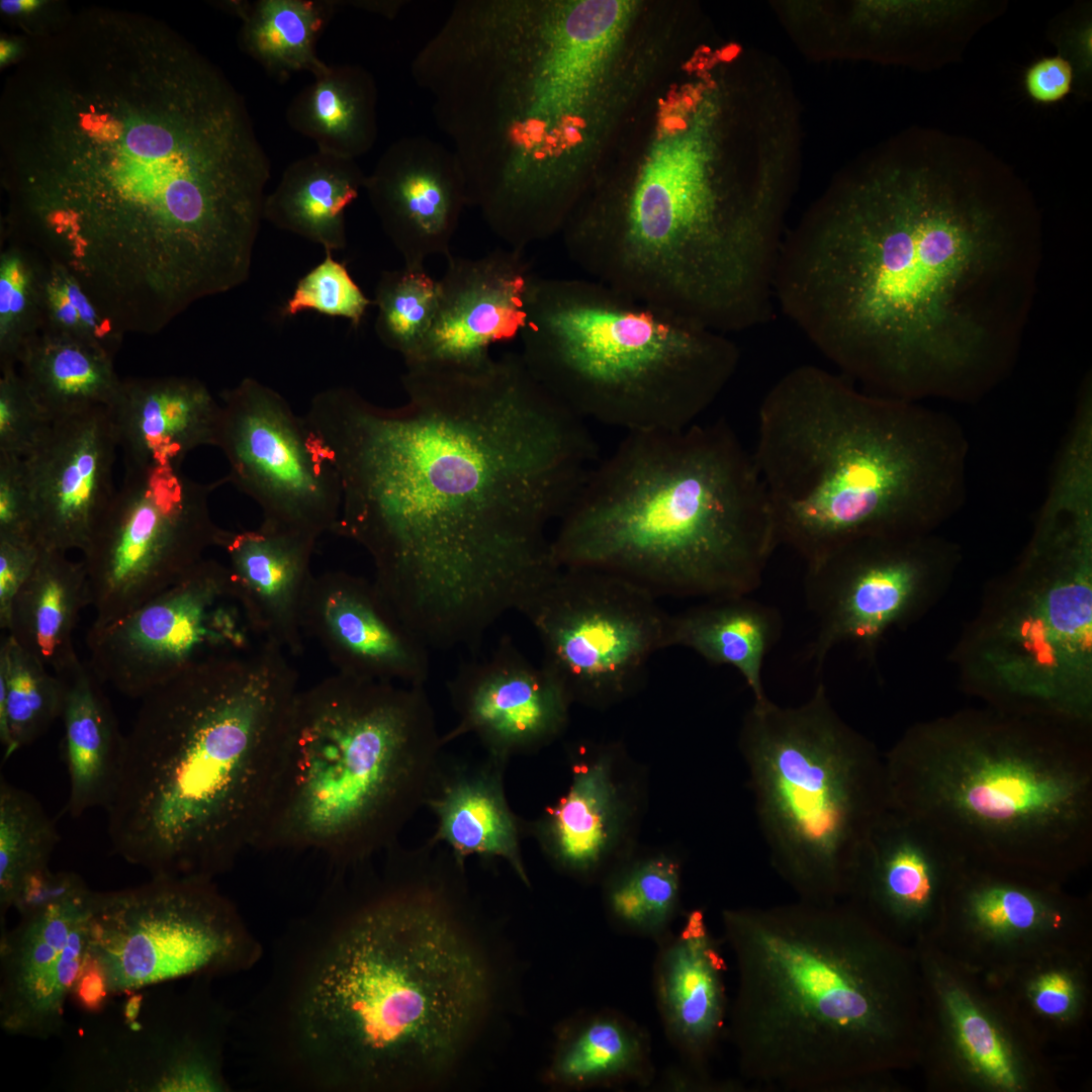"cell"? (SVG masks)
Masks as SVG:
<instances>
[{"label": "cell", "instance_id": "21", "mask_svg": "<svg viewBox=\"0 0 1092 1092\" xmlns=\"http://www.w3.org/2000/svg\"><path fill=\"white\" fill-rule=\"evenodd\" d=\"M1065 884L964 863L928 943L979 976L1053 951L1092 948L1091 900Z\"/></svg>", "mask_w": 1092, "mask_h": 1092}, {"label": "cell", "instance_id": "7", "mask_svg": "<svg viewBox=\"0 0 1092 1092\" xmlns=\"http://www.w3.org/2000/svg\"><path fill=\"white\" fill-rule=\"evenodd\" d=\"M753 457L779 543L807 563L861 536L933 532L962 500L967 444L941 413L801 365L764 396Z\"/></svg>", "mask_w": 1092, "mask_h": 1092}, {"label": "cell", "instance_id": "58", "mask_svg": "<svg viewBox=\"0 0 1092 1092\" xmlns=\"http://www.w3.org/2000/svg\"><path fill=\"white\" fill-rule=\"evenodd\" d=\"M28 44L25 35L1 34L0 37V65L2 69L13 67L24 56Z\"/></svg>", "mask_w": 1092, "mask_h": 1092}, {"label": "cell", "instance_id": "1", "mask_svg": "<svg viewBox=\"0 0 1092 1092\" xmlns=\"http://www.w3.org/2000/svg\"><path fill=\"white\" fill-rule=\"evenodd\" d=\"M9 236L126 333L244 284L270 161L244 97L165 22L105 7L29 38L0 99Z\"/></svg>", "mask_w": 1092, "mask_h": 1092}, {"label": "cell", "instance_id": "13", "mask_svg": "<svg viewBox=\"0 0 1092 1092\" xmlns=\"http://www.w3.org/2000/svg\"><path fill=\"white\" fill-rule=\"evenodd\" d=\"M738 748L772 869L800 900L848 899L889 810L884 755L839 715L823 684L795 707L754 702Z\"/></svg>", "mask_w": 1092, "mask_h": 1092}, {"label": "cell", "instance_id": "15", "mask_svg": "<svg viewBox=\"0 0 1092 1092\" xmlns=\"http://www.w3.org/2000/svg\"><path fill=\"white\" fill-rule=\"evenodd\" d=\"M521 614L537 634L541 664L572 704L594 709L639 689L650 657L665 648L669 618L646 587L588 567H560Z\"/></svg>", "mask_w": 1092, "mask_h": 1092}, {"label": "cell", "instance_id": "18", "mask_svg": "<svg viewBox=\"0 0 1092 1092\" xmlns=\"http://www.w3.org/2000/svg\"><path fill=\"white\" fill-rule=\"evenodd\" d=\"M263 641L228 565L205 558L123 617L91 624L86 635L94 673L133 699L194 663Z\"/></svg>", "mask_w": 1092, "mask_h": 1092}, {"label": "cell", "instance_id": "24", "mask_svg": "<svg viewBox=\"0 0 1092 1092\" xmlns=\"http://www.w3.org/2000/svg\"><path fill=\"white\" fill-rule=\"evenodd\" d=\"M93 890L19 914L0 937V1026L49 1039L64 1025L65 1005L87 956Z\"/></svg>", "mask_w": 1092, "mask_h": 1092}, {"label": "cell", "instance_id": "50", "mask_svg": "<svg viewBox=\"0 0 1092 1092\" xmlns=\"http://www.w3.org/2000/svg\"><path fill=\"white\" fill-rule=\"evenodd\" d=\"M51 425L16 367L1 369L0 453L25 457Z\"/></svg>", "mask_w": 1092, "mask_h": 1092}, {"label": "cell", "instance_id": "5", "mask_svg": "<svg viewBox=\"0 0 1092 1092\" xmlns=\"http://www.w3.org/2000/svg\"><path fill=\"white\" fill-rule=\"evenodd\" d=\"M287 655L263 641L140 699L105 808L117 855L151 878L213 880L253 847L300 690Z\"/></svg>", "mask_w": 1092, "mask_h": 1092}, {"label": "cell", "instance_id": "38", "mask_svg": "<svg viewBox=\"0 0 1092 1092\" xmlns=\"http://www.w3.org/2000/svg\"><path fill=\"white\" fill-rule=\"evenodd\" d=\"M91 606L86 569L66 552L42 548L36 566L14 598L7 634L57 675L81 659L73 633Z\"/></svg>", "mask_w": 1092, "mask_h": 1092}, {"label": "cell", "instance_id": "14", "mask_svg": "<svg viewBox=\"0 0 1092 1092\" xmlns=\"http://www.w3.org/2000/svg\"><path fill=\"white\" fill-rule=\"evenodd\" d=\"M258 951L212 879L155 877L140 886L92 893L87 953L101 969L110 995L239 971Z\"/></svg>", "mask_w": 1092, "mask_h": 1092}, {"label": "cell", "instance_id": "53", "mask_svg": "<svg viewBox=\"0 0 1092 1092\" xmlns=\"http://www.w3.org/2000/svg\"><path fill=\"white\" fill-rule=\"evenodd\" d=\"M90 888L73 872H53L50 867L30 876L23 884L13 908L22 914L47 904L78 896Z\"/></svg>", "mask_w": 1092, "mask_h": 1092}, {"label": "cell", "instance_id": "59", "mask_svg": "<svg viewBox=\"0 0 1092 1092\" xmlns=\"http://www.w3.org/2000/svg\"><path fill=\"white\" fill-rule=\"evenodd\" d=\"M123 1007V1023L130 1024L136 1021L141 1015L144 996L142 992H132L128 994Z\"/></svg>", "mask_w": 1092, "mask_h": 1092}, {"label": "cell", "instance_id": "3", "mask_svg": "<svg viewBox=\"0 0 1092 1092\" xmlns=\"http://www.w3.org/2000/svg\"><path fill=\"white\" fill-rule=\"evenodd\" d=\"M1042 259L1023 179L969 138L911 134L784 237L776 304L864 391L967 399L1005 374Z\"/></svg>", "mask_w": 1092, "mask_h": 1092}, {"label": "cell", "instance_id": "49", "mask_svg": "<svg viewBox=\"0 0 1092 1092\" xmlns=\"http://www.w3.org/2000/svg\"><path fill=\"white\" fill-rule=\"evenodd\" d=\"M325 252L324 260L298 280L281 314L293 316L313 310L346 318L357 328L373 300L357 285L347 267L335 260L331 251Z\"/></svg>", "mask_w": 1092, "mask_h": 1092}, {"label": "cell", "instance_id": "55", "mask_svg": "<svg viewBox=\"0 0 1092 1092\" xmlns=\"http://www.w3.org/2000/svg\"><path fill=\"white\" fill-rule=\"evenodd\" d=\"M1074 69L1061 57H1046L1033 63L1025 72L1027 94L1038 103L1050 104L1064 99L1071 91Z\"/></svg>", "mask_w": 1092, "mask_h": 1092}, {"label": "cell", "instance_id": "12", "mask_svg": "<svg viewBox=\"0 0 1092 1092\" xmlns=\"http://www.w3.org/2000/svg\"><path fill=\"white\" fill-rule=\"evenodd\" d=\"M987 707L1092 727V452L1061 449L1029 541L951 653Z\"/></svg>", "mask_w": 1092, "mask_h": 1092}, {"label": "cell", "instance_id": "45", "mask_svg": "<svg viewBox=\"0 0 1092 1092\" xmlns=\"http://www.w3.org/2000/svg\"><path fill=\"white\" fill-rule=\"evenodd\" d=\"M60 840L54 820L38 800L0 780V912L1 921L25 881L49 868Z\"/></svg>", "mask_w": 1092, "mask_h": 1092}, {"label": "cell", "instance_id": "23", "mask_svg": "<svg viewBox=\"0 0 1092 1092\" xmlns=\"http://www.w3.org/2000/svg\"><path fill=\"white\" fill-rule=\"evenodd\" d=\"M447 689L456 723L443 743L471 735L485 755L507 764L558 740L573 705L559 680L507 635L487 655L461 663Z\"/></svg>", "mask_w": 1092, "mask_h": 1092}, {"label": "cell", "instance_id": "56", "mask_svg": "<svg viewBox=\"0 0 1092 1092\" xmlns=\"http://www.w3.org/2000/svg\"><path fill=\"white\" fill-rule=\"evenodd\" d=\"M653 1087L677 1092H740L746 1090L747 1084L742 1080L701 1077L678 1065H673L663 1073L658 1084Z\"/></svg>", "mask_w": 1092, "mask_h": 1092}, {"label": "cell", "instance_id": "47", "mask_svg": "<svg viewBox=\"0 0 1092 1092\" xmlns=\"http://www.w3.org/2000/svg\"><path fill=\"white\" fill-rule=\"evenodd\" d=\"M44 260L9 237L0 254V369L16 367L27 343L42 326Z\"/></svg>", "mask_w": 1092, "mask_h": 1092}, {"label": "cell", "instance_id": "19", "mask_svg": "<svg viewBox=\"0 0 1092 1092\" xmlns=\"http://www.w3.org/2000/svg\"><path fill=\"white\" fill-rule=\"evenodd\" d=\"M921 977L918 1066L933 1092H1053L1046 1050L1017 1024L984 980L928 942L914 945Z\"/></svg>", "mask_w": 1092, "mask_h": 1092}, {"label": "cell", "instance_id": "39", "mask_svg": "<svg viewBox=\"0 0 1092 1092\" xmlns=\"http://www.w3.org/2000/svg\"><path fill=\"white\" fill-rule=\"evenodd\" d=\"M365 179L354 159L316 151L286 167L266 195L263 219L325 251L342 250L347 245L345 212Z\"/></svg>", "mask_w": 1092, "mask_h": 1092}, {"label": "cell", "instance_id": "20", "mask_svg": "<svg viewBox=\"0 0 1092 1092\" xmlns=\"http://www.w3.org/2000/svg\"><path fill=\"white\" fill-rule=\"evenodd\" d=\"M220 397L216 447L229 465L225 482L257 504L262 525L315 539L333 533L340 480L305 418L252 377Z\"/></svg>", "mask_w": 1092, "mask_h": 1092}, {"label": "cell", "instance_id": "31", "mask_svg": "<svg viewBox=\"0 0 1092 1092\" xmlns=\"http://www.w3.org/2000/svg\"><path fill=\"white\" fill-rule=\"evenodd\" d=\"M106 410L125 469H181L193 450L216 447L221 403L196 378L121 379Z\"/></svg>", "mask_w": 1092, "mask_h": 1092}, {"label": "cell", "instance_id": "34", "mask_svg": "<svg viewBox=\"0 0 1092 1092\" xmlns=\"http://www.w3.org/2000/svg\"><path fill=\"white\" fill-rule=\"evenodd\" d=\"M980 977L1021 1029L1044 1050L1074 1042L1088 1026L1092 948L1049 952Z\"/></svg>", "mask_w": 1092, "mask_h": 1092}, {"label": "cell", "instance_id": "46", "mask_svg": "<svg viewBox=\"0 0 1092 1092\" xmlns=\"http://www.w3.org/2000/svg\"><path fill=\"white\" fill-rule=\"evenodd\" d=\"M373 304L377 307L375 333L387 348L400 354L404 364L419 353L436 314L438 283L424 267L383 271Z\"/></svg>", "mask_w": 1092, "mask_h": 1092}, {"label": "cell", "instance_id": "10", "mask_svg": "<svg viewBox=\"0 0 1092 1092\" xmlns=\"http://www.w3.org/2000/svg\"><path fill=\"white\" fill-rule=\"evenodd\" d=\"M424 685L336 672L293 702L253 843L367 862L426 807L446 755Z\"/></svg>", "mask_w": 1092, "mask_h": 1092}, {"label": "cell", "instance_id": "16", "mask_svg": "<svg viewBox=\"0 0 1092 1092\" xmlns=\"http://www.w3.org/2000/svg\"><path fill=\"white\" fill-rule=\"evenodd\" d=\"M181 469H125L82 552L93 625L111 623L166 589L218 547L211 492Z\"/></svg>", "mask_w": 1092, "mask_h": 1092}, {"label": "cell", "instance_id": "35", "mask_svg": "<svg viewBox=\"0 0 1092 1092\" xmlns=\"http://www.w3.org/2000/svg\"><path fill=\"white\" fill-rule=\"evenodd\" d=\"M547 1071L555 1086L572 1090L616 1089L655 1083L649 1031L609 1007L580 1012L561 1030Z\"/></svg>", "mask_w": 1092, "mask_h": 1092}, {"label": "cell", "instance_id": "27", "mask_svg": "<svg viewBox=\"0 0 1092 1092\" xmlns=\"http://www.w3.org/2000/svg\"><path fill=\"white\" fill-rule=\"evenodd\" d=\"M304 636L338 673L424 685L430 650L404 626L373 580L341 570L313 575L302 608Z\"/></svg>", "mask_w": 1092, "mask_h": 1092}, {"label": "cell", "instance_id": "11", "mask_svg": "<svg viewBox=\"0 0 1092 1092\" xmlns=\"http://www.w3.org/2000/svg\"><path fill=\"white\" fill-rule=\"evenodd\" d=\"M519 338L524 364L555 398L625 433L696 423L740 360L727 334L587 277L535 276Z\"/></svg>", "mask_w": 1092, "mask_h": 1092}, {"label": "cell", "instance_id": "54", "mask_svg": "<svg viewBox=\"0 0 1092 1092\" xmlns=\"http://www.w3.org/2000/svg\"><path fill=\"white\" fill-rule=\"evenodd\" d=\"M0 12L4 20L20 28L27 38L54 32L72 14L65 4L47 0H2Z\"/></svg>", "mask_w": 1092, "mask_h": 1092}, {"label": "cell", "instance_id": "43", "mask_svg": "<svg viewBox=\"0 0 1092 1092\" xmlns=\"http://www.w3.org/2000/svg\"><path fill=\"white\" fill-rule=\"evenodd\" d=\"M682 858L674 850H635L599 884L609 925L622 934L659 941L682 914Z\"/></svg>", "mask_w": 1092, "mask_h": 1092}, {"label": "cell", "instance_id": "17", "mask_svg": "<svg viewBox=\"0 0 1092 1092\" xmlns=\"http://www.w3.org/2000/svg\"><path fill=\"white\" fill-rule=\"evenodd\" d=\"M960 558L953 543L923 532L853 538L807 562L804 592L817 625L807 655L816 670L840 644L874 660L889 633L942 596Z\"/></svg>", "mask_w": 1092, "mask_h": 1092}, {"label": "cell", "instance_id": "4", "mask_svg": "<svg viewBox=\"0 0 1092 1092\" xmlns=\"http://www.w3.org/2000/svg\"><path fill=\"white\" fill-rule=\"evenodd\" d=\"M737 986L726 1034L741 1080L768 1091H899L918 1066L914 946L849 899L721 911Z\"/></svg>", "mask_w": 1092, "mask_h": 1092}, {"label": "cell", "instance_id": "22", "mask_svg": "<svg viewBox=\"0 0 1092 1092\" xmlns=\"http://www.w3.org/2000/svg\"><path fill=\"white\" fill-rule=\"evenodd\" d=\"M565 792L533 821L531 835L549 862L583 884H600L636 850L647 779L622 743L580 742L569 752Z\"/></svg>", "mask_w": 1092, "mask_h": 1092}, {"label": "cell", "instance_id": "57", "mask_svg": "<svg viewBox=\"0 0 1092 1092\" xmlns=\"http://www.w3.org/2000/svg\"><path fill=\"white\" fill-rule=\"evenodd\" d=\"M104 975L98 964L88 953L74 985L71 998L89 1012H98L109 998Z\"/></svg>", "mask_w": 1092, "mask_h": 1092}, {"label": "cell", "instance_id": "26", "mask_svg": "<svg viewBox=\"0 0 1092 1092\" xmlns=\"http://www.w3.org/2000/svg\"><path fill=\"white\" fill-rule=\"evenodd\" d=\"M964 863L920 824L889 809L867 843L848 899L896 939L930 942Z\"/></svg>", "mask_w": 1092, "mask_h": 1092}, {"label": "cell", "instance_id": "52", "mask_svg": "<svg viewBox=\"0 0 1092 1092\" xmlns=\"http://www.w3.org/2000/svg\"><path fill=\"white\" fill-rule=\"evenodd\" d=\"M41 549L31 539L0 537V627L4 631L14 598L34 570Z\"/></svg>", "mask_w": 1092, "mask_h": 1092}, {"label": "cell", "instance_id": "33", "mask_svg": "<svg viewBox=\"0 0 1092 1092\" xmlns=\"http://www.w3.org/2000/svg\"><path fill=\"white\" fill-rule=\"evenodd\" d=\"M506 767L487 755L475 762L446 756L426 805L437 821L430 838L464 861L471 855L500 857L530 887L521 848L526 821L507 799Z\"/></svg>", "mask_w": 1092, "mask_h": 1092}, {"label": "cell", "instance_id": "42", "mask_svg": "<svg viewBox=\"0 0 1092 1092\" xmlns=\"http://www.w3.org/2000/svg\"><path fill=\"white\" fill-rule=\"evenodd\" d=\"M241 20L239 46L267 73L279 80L296 72L313 77L329 67L317 56L316 41L337 1L255 0L221 4Z\"/></svg>", "mask_w": 1092, "mask_h": 1092}, {"label": "cell", "instance_id": "48", "mask_svg": "<svg viewBox=\"0 0 1092 1092\" xmlns=\"http://www.w3.org/2000/svg\"><path fill=\"white\" fill-rule=\"evenodd\" d=\"M43 260L41 332L83 341L114 357L125 334L73 274Z\"/></svg>", "mask_w": 1092, "mask_h": 1092}, {"label": "cell", "instance_id": "9", "mask_svg": "<svg viewBox=\"0 0 1092 1092\" xmlns=\"http://www.w3.org/2000/svg\"><path fill=\"white\" fill-rule=\"evenodd\" d=\"M1092 727L965 709L884 754L889 809L965 863L1063 883L1092 860Z\"/></svg>", "mask_w": 1092, "mask_h": 1092}, {"label": "cell", "instance_id": "41", "mask_svg": "<svg viewBox=\"0 0 1092 1092\" xmlns=\"http://www.w3.org/2000/svg\"><path fill=\"white\" fill-rule=\"evenodd\" d=\"M18 364L29 390L52 423L108 406L121 379L113 357L83 341L39 332Z\"/></svg>", "mask_w": 1092, "mask_h": 1092}, {"label": "cell", "instance_id": "32", "mask_svg": "<svg viewBox=\"0 0 1092 1092\" xmlns=\"http://www.w3.org/2000/svg\"><path fill=\"white\" fill-rule=\"evenodd\" d=\"M316 541L260 524L254 530L223 529L218 542L258 633L293 656L304 647L302 608L314 575L310 564Z\"/></svg>", "mask_w": 1092, "mask_h": 1092}, {"label": "cell", "instance_id": "29", "mask_svg": "<svg viewBox=\"0 0 1092 1092\" xmlns=\"http://www.w3.org/2000/svg\"><path fill=\"white\" fill-rule=\"evenodd\" d=\"M364 190L405 267L451 255L463 207L464 177L452 151L422 138L390 145L366 176Z\"/></svg>", "mask_w": 1092, "mask_h": 1092}, {"label": "cell", "instance_id": "25", "mask_svg": "<svg viewBox=\"0 0 1092 1092\" xmlns=\"http://www.w3.org/2000/svg\"><path fill=\"white\" fill-rule=\"evenodd\" d=\"M117 441L105 406L52 423L23 457L34 539L46 549L82 551L115 489Z\"/></svg>", "mask_w": 1092, "mask_h": 1092}, {"label": "cell", "instance_id": "60", "mask_svg": "<svg viewBox=\"0 0 1092 1092\" xmlns=\"http://www.w3.org/2000/svg\"><path fill=\"white\" fill-rule=\"evenodd\" d=\"M351 3H352V5H354L356 7L364 8V9H366L368 11L379 12V13H384V14H387L388 12H390V13L395 12L396 7L398 6V4H394L395 2H385L384 4H381L382 2L352 1Z\"/></svg>", "mask_w": 1092, "mask_h": 1092}, {"label": "cell", "instance_id": "44", "mask_svg": "<svg viewBox=\"0 0 1092 1092\" xmlns=\"http://www.w3.org/2000/svg\"><path fill=\"white\" fill-rule=\"evenodd\" d=\"M65 682L8 634L0 646V741L4 758L61 718Z\"/></svg>", "mask_w": 1092, "mask_h": 1092}, {"label": "cell", "instance_id": "30", "mask_svg": "<svg viewBox=\"0 0 1092 1092\" xmlns=\"http://www.w3.org/2000/svg\"><path fill=\"white\" fill-rule=\"evenodd\" d=\"M677 930L657 941L652 988L663 1033L679 1066L712 1077L710 1062L726 1033V965L703 908L684 911Z\"/></svg>", "mask_w": 1092, "mask_h": 1092}, {"label": "cell", "instance_id": "2", "mask_svg": "<svg viewBox=\"0 0 1092 1092\" xmlns=\"http://www.w3.org/2000/svg\"><path fill=\"white\" fill-rule=\"evenodd\" d=\"M405 403L324 389L304 416L340 480L336 535L429 649L476 648L560 569L547 526L599 461L584 420L507 353L405 366Z\"/></svg>", "mask_w": 1092, "mask_h": 1092}, {"label": "cell", "instance_id": "6", "mask_svg": "<svg viewBox=\"0 0 1092 1092\" xmlns=\"http://www.w3.org/2000/svg\"><path fill=\"white\" fill-rule=\"evenodd\" d=\"M385 854L387 879L351 908L300 1012L318 1056L372 1083L452 1064L488 995L486 967L447 880L460 861L429 841Z\"/></svg>", "mask_w": 1092, "mask_h": 1092}, {"label": "cell", "instance_id": "28", "mask_svg": "<svg viewBox=\"0 0 1092 1092\" xmlns=\"http://www.w3.org/2000/svg\"><path fill=\"white\" fill-rule=\"evenodd\" d=\"M438 283L432 327L416 358L405 364L479 367L489 348L519 337L529 286L535 277L524 251L495 249L479 258L450 255Z\"/></svg>", "mask_w": 1092, "mask_h": 1092}, {"label": "cell", "instance_id": "40", "mask_svg": "<svg viewBox=\"0 0 1092 1092\" xmlns=\"http://www.w3.org/2000/svg\"><path fill=\"white\" fill-rule=\"evenodd\" d=\"M376 101L374 81L365 70L329 65L294 96L286 120L317 151L355 160L375 143Z\"/></svg>", "mask_w": 1092, "mask_h": 1092}, {"label": "cell", "instance_id": "8", "mask_svg": "<svg viewBox=\"0 0 1092 1092\" xmlns=\"http://www.w3.org/2000/svg\"><path fill=\"white\" fill-rule=\"evenodd\" d=\"M780 545L753 454L724 420L625 434L592 468L551 539L559 567L655 596H748Z\"/></svg>", "mask_w": 1092, "mask_h": 1092}, {"label": "cell", "instance_id": "51", "mask_svg": "<svg viewBox=\"0 0 1092 1092\" xmlns=\"http://www.w3.org/2000/svg\"><path fill=\"white\" fill-rule=\"evenodd\" d=\"M0 537L35 541L33 504L24 459L1 453Z\"/></svg>", "mask_w": 1092, "mask_h": 1092}, {"label": "cell", "instance_id": "37", "mask_svg": "<svg viewBox=\"0 0 1092 1092\" xmlns=\"http://www.w3.org/2000/svg\"><path fill=\"white\" fill-rule=\"evenodd\" d=\"M783 631L780 612L747 596L710 599L677 615H669L665 648L692 649L714 665L734 667L752 692L754 702L766 699L762 667Z\"/></svg>", "mask_w": 1092, "mask_h": 1092}, {"label": "cell", "instance_id": "36", "mask_svg": "<svg viewBox=\"0 0 1092 1092\" xmlns=\"http://www.w3.org/2000/svg\"><path fill=\"white\" fill-rule=\"evenodd\" d=\"M65 682L62 754L69 775L66 811L79 817L110 802L117 785L124 738L102 682L80 660L59 675Z\"/></svg>", "mask_w": 1092, "mask_h": 1092}]
</instances>
